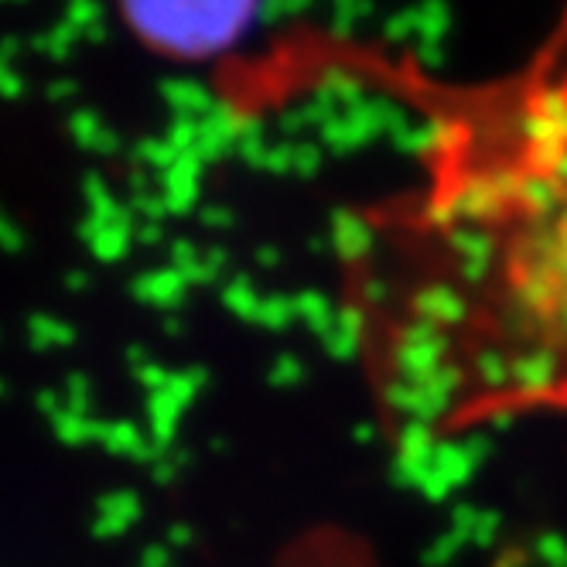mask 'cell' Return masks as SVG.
<instances>
[{
    "instance_id": "6da1fadb",
    "label": "cell",
    "mask_w": 567,
    "mask_h": 567,
    "mask_svg": "<svg viewBox=\"0 0 567 567\" xmlns=\"http://www.w3.org/2000/svg\"><path fill=\"white\" fill-rule=\"evenodd\" d=\"M390 243L370 318L400 421L567 414V52L444 124Z\"/></svg>"
},
{
    "instance_id": "7a4b0ae2",
    "label": "cell",
    "mask_w": 567,
    "mask_h": 567,
    "mask_svg": "<svg viewBox=\"0 0 567 567\" xmlns=\"http://www.w3.org/2000/svg\"><path fill=\"white\" fill-rule=\"evenodd\" d=\"M254 18L250 8L239 4H144V8H127V21L157 52L182 55V59H202L229 49L243 24Z\"/></svg>"
}]
</instances>
